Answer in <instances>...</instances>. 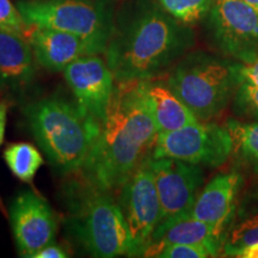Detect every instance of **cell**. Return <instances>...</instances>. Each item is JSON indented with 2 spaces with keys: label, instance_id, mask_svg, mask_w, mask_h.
<instances>
[{
  "label": "cell",
  "instance_id": "9a60e30c",
  "mask_svg": "<svg viewBox=\"0 0 258 258\" xmlns=\"http://www.w3.org/2000/svg\"><path fill=\"white\" fill-rule=\"evenodd\" d=\"M170 244L202 245L218 257L222 253L224 241L211 225L194 218L190 213L160 222L153 232L143 257H157L161 247Z\"/></svg>",
  "mask_w": 258,
  "mask_h": 258
},
{
  "label": "cell",
  "instance_id": "ac0fdd59",
  "mask_svg": "<svg viewBox=\"0 0 258 258\" xmlns=\"http://www.w3.org/2000/svg\"><path fill=\"white\" fill-rule=\"evenodd\" d=\"M258 243V189L246 195L237 206L234 218L228 228L222 247L225 256L233 257L235 251Z\"/></svg>",
  "mask_w": 258,
  "mask_h": 258
},
{
  "label": "cell",
  "instance_id": "ffe728a7",
  "mask_svg": "<svg viewBox=\"0 0 258 258\" xmlns=\"http://www.w3.org/2000/svg\"><path fill=\"white\" fill-rule=\"evenodd\" d=\"M4 159L11 172L24 183H30L43 164L41 153L29 143L8 145L4 151Z\"/></svg>",
  "mask_w": 258,
  "mask_h": 258
},
{
  "label": "cell",
  "instance_id": "8fae6325",
  "mask_svg": "<svg viewBox=\"0 0 258 258\" xmlns=\"http://www.w3.org/2000/svg\"><path fill=\"white\" fill-rule=\"evenodd\" d=\"M151 169L160 201V222L190 213L205 180L202 167L171 158H151Z\"/></svg>",
  "mask_w": 258,
  "mask_h": 258
},
{
  "label": "cell",
  "instance_id": "8992f818",
  "mask_svg": "<svg viewBox=\"0 0 258 258\" xmlns=\"http://www.w3.org/2000/svg\"><path fill=\"white\" fill-rule=\"evenodd\" d=\"M17 9L28 25L80 37L92 55L104 53L114 31L111 0H19Z\"/></svg>",
  "mask_w": 258,
  "mask_h": 258
},
{
  "label": "cell",
  "instance_id": "52a82bcc",
  "mask_svg": "<svg viewBox=\"0 0 258 258\" xmlns=\"http://www.w3.org/2000/svg\"><path fill=\"white\" fill-rule=\"evenodd\" d=\"M232 153L233 140L226 125L199 121L158 134L152 158H171L215 169L224 165Z\"/></svg>",
  "mask_w": 258,
  "mask_h": 258
},
{
  "label": "cell",
  "instance_id": "9c48e42d",
  "mask_svg": "<svg viewBox=\"0 0 258 258\" xmlns=\"http://www.w3.org/2000/svg\"><path fill=\"white\" fill-rule=\"evenodd\" d=\"M207 30L214 47L234 60L258 53V11L244 0H214Z\"/></svg>",
  "mask_w": 258,
  "mask_h": 258
},
{
  "label": "cell",
  "instance_id": "e0dca14e",
  "mask_svg": "<svg viewBox=\"0 0 258 258\" xmlns=\"http://www.w3.org/2000/svg\"><path fill=\"white\" fill-rule=\"evenodd\" d=\"M140 88L159 133L172 132L199 122V118L166 82L157 78L140 80Z\"/></svg>",
  "mask_w": 258,
  "mask_h": 258
},
{
  "label": "cell",
  "instance_id": "83f0119b",
  "mask_svg": "<svg viewBox=\"0 0 258 258\" xmlns=\"http://www.w3.org/2000/svg\"><path fill=\"white\" fill-rule=\"evenodd\" d=\"M6 114H8V106H6L5 103H0V146H2L3 140H4Z\"/></svg>",
  "mask_w": 258,
  "mask_h": 258
},
{
  "label": "cell",
  "instance_id": "44dd1931",
  "mask_svg": "<svg viewBox=\"0 0 258 258\" xmlns=\"http://www.w3.org/2000/svg\"><path fill=\"white\" fill-rule=\"evenodd\" d=\"M167 14L180 23L195 25L207 18L214 0H157Z\"/></svg>",
  "mask_w": 258,
  "mask_h": 258
},
{
  "label": "cell",
  "instance_id": "4fadbf2b",
  "mask_svg": "<svg viewBox=\"0 0 258 258\" xmlns=\"http://www.w3.org/2000/svg\"><path fill=\"white\" fill-rule=\"evenodd\" d=\"M241 184L238 172L219 173L200 191L190 215L214 228L225 243L228 228L237 211V198Z\"/></svg>",
  "mask_w": 258,
  "mask_h": 258
},
{
  "label": "cell",
  "instance_id": "30bf717a",
  "mask_svg": "<svg viewBox=\"0 0 258 258\" xmlns=\"http://www.w3.org/2000/svg\"><path fill=\"white\" fill-rule=\"evenodd\" d=\"M63 76L83 114L91 123L102 127L115 89L114 76L105 59L99 54L82 56L63 70Z\"/></svg>",
  "mask_w": 258,
  "mask_h": 258
},
{
  "label": "cell",
  "instance_id": "7a4b0ae2",
  "mask_svg": "<svg viewBox=\"0 0 258 258\" xmlns=\"http://www.w3.org/2000/svg\"><path fill=\"white\" fill-rule=\"evenodd\" d=\"M157 125L138 82H116L108 114L78 175L114 192L152 156Z\"/></svg>",
  "mask_w": 258,
  "mask_h": 258
},
{
  "label": "cell",
  "instance_id": "603a6c76",
  "mask_svg": "<svg viewBox=\"0 0 258 258\" xmlns=\"http://www.w3.org/2000/svg\"><path fill=\"white\" fill-rule=\"evenodd\" d=\"M29 25L10 0H0V29L25 36Z\"/></svg>",
  "mask_w": 258,
  "mask_h": 258
},
{
  "label": "cell",
  "instance_id": "3957f363",
  "mask_svg": "<svg viewBox=\"0 0 258 258\" xmlns=\"http://www.w3.org/2000/svg\"><path fill=\"white\" fill-rule=\"evenodd\" d=\"M23 114L51 166L62 175L79 172L101 127L88 120L78 103L51 95L29 103Z\"/></svg>",
  "mask_w": 258,
  "mask_h": 258
},
{
  "label": "cell",
  "instance_id": "2e32d148",
  "mask_svg": "<svg viewBox=\"0 0 258 258\" xmlns=\"http://www.w3.org/2000/svg\"><path fill=\"white\" fill-rule=\"evenodd\" d=\"M34 53L27 38L0 29V84L24 92L34 83Z\"/></svg>",
  "mask_w": 258,
  "mask_h": 258
},
{
  "label": "cell",
  "instance_id": "6da1fadb",
  "mask_svg": "<svg viewBox=\"0 0 258 258\" xmlns=\"http://www.w3.org/2000/svg\"><path fill=\"white\" fill-rule=\"evenodd\" d=\"M195 44L190 25L167 14L157 0H133L115 19L104 51L115 82L158 78Z\"/></svg>",
  "mask_w": 258,
  "mask_h": 258
},
{
  "label": "cell",
  "instance_id": "484cf974",
  "mask_svg": "<svg viewBox=\"0 0 258 258\" xmlns=\"http://www.w3.org/2000/svg\"><path fill=\"white\" fill-rule=\"evenodd\" d=\"M69 257L67 251L62 246L55 243H51L47 246L42 247L37 252L32 254L31 258H66Z\"/></svg>",
  "mask_w": 258,
  "mask_h": 258
},
{
  "label": "cell",
  "instance_id": "5bb4252c",
  "mask_svg": "<svg viewBox=\"0 0 258 258\" xmlns=\"http://www.w3.org/2000/svg\"><path fill=\"white\" fill-rule=\"evenodd\" d=\"M24 37L37 63L51 72H61L74 60L92 55L86 42L70 32L29 25Z\"/></svg>",
  "mask_w": 258,
  "mask_h": 258
},
{
  "label": "cell",
  "instance_id": "5b68a950",
  "mask_svg": "<svg viewBox=\"0 0 258 258\" xmlns=\"http://www.w3.org/2000/svg\"><path fill=\"white\" fill-rule=\"evenodd\" d=\"M167 85L199 118L207 122L225 111L239 85L237 60L191 51L172 67Z\"/></svg>",
  "mask_w": 258,
  "mask_h": 258
},
{
  "label": "cell",
  "instance_id": "cb8c5ba5",
  "mask_svg": "<svg viewBox=\"0 0 258 258\" xmlns=\"http://www.w3.org/2000/svg\"><path fill=\"white\" fill-rule=\"evenodd\" d=\"M157 257L160 258H208L214 257L207 247L195 244H170L161 247Z\"/></svg>",
  "mask_w": 258,
  "mask_h": 258
},
{
  "label": "cell",
  "instance_id": "f1b7e54d",
  "mask_svg": "<svg viewBox=\"0 0 258 258\" xmlns=\"http://www.w3.org/2000/svg\"><path fill=\"white\" fill-rule=\"evenodd\" d=\"M245 3H247L250 6H252V8L258 11V0H244Z\"/></svg>",
  "mask_w": 258,
  "mask_h": 258
},
{
  "label": "cell",
  "instance_id": "f546056e",
  "mask_svg": "<svg viewBox=\"0 0 258 258\" xmlns=\"http://www.w3.org/2000/svg\"><path fill=\"white\" fill-rule=\"evenodd\" d=\"M0 85H2V84H0Z\"/></svg>",
  "mask_w": 258,
  "mask_h": 258
},
{
  "label": "cell",
  "instance_id": "ba28073f",
  "mask_svg": "<svg viewBox=\"0 0 258 258\" xmlns=\"http://www.w3.org/2000/svg\"><path fill=\"white\" fill-rule=\"evenodd\" d=\"M151 158L143 161L120 189V206L131 233L129 256L143 257L153 232L161 221L160 201L154 183Z\"/></svg>",
  "mask_w": 258,
  "mask_h": 258
},
{
  "label": "cell",
  "instance_id": "d6986e66",
  "mask_svg": "<svg viewBox=\"0 0 258 258\" xmlns=\"http://www.w3.org/2000/svg\"><path fill=\"white\" fill-rule=\"evenodd\" d=\"M226 127L233 140V152L258 176V121L228 120Z\"/></svg>",
  "mask_w": 258,
  "mask_h": 258
},
{
  "label": "cell",
  "instance_id": "277c9868",
  "mask_svg": "<svg viewBox=\"0 0 258 258\" xmlns=\"http://www.w3.org/2000/svg\"><path fill=\"white\" fill-rule=\"evenodd\" d=\"M78 175V173H77ZM71 237L92 257L129 256L131 233L111 192L92 185L78 175L63 185Z\"/></svg>",
  "mask_w": 258,
  "mask_h": 258
},
{
  "label": "cell",
  "instance_id": "7402d4cb",
  "mask_svg": "<svg viewBox=\"0 0 258 258\" xmlns=\"http://www.w3.org/2000/svg\"><path fill=\"white\" fill-rule=\"evenodd\" d=\"M233 108L238 115L258 121V85L240 83L233 97Z\"/></svg>",
  "mask_w": 258,
  "mask_h": 258
},
{
  "label": "cell",
  "instance_id": "d4e9b609",
  "mask_svg": "<svg viewBox=\"0 0 258 258\" xmlns=\"http://www.w3.org/2000/svg\"><path fill=\"white\" fill-rule=\"evenodd\" d=\"M237 72L240 83L258 85V53L237 61Z\"/></svg>",
  "mask_w": 258,
  "mask_h": 258
},
{
  "label": "cell",
  "instance_id": "4316f807",
  "mask_svg": "<svg viewBox=\"0 0 258 258\" xmlns=\"http://www.w3.org/2000/svg\"><path fill=\"white\" fill-rule=\"evenodd\" d=\"M233 257L238 258H258V243L250 244L235 251Z\"/></svg>",
  "mask_w": 258,
  "mask_h": 258
},
{
  "label": "cell",
  "instance_id": "7c38bea8",
  "mask_svg": "<svg viewBox=\"0 0 258 258\" xmlns=\"http://www.w3.org/2000/svg\"><path fill=\"white\" fill-rule=\"evenodd\" d=\"M10 220L19 256L32 254L55 241L56 215L46 200L32 191H22L10 206Z\"/></svg>",
  "mask_w": 258,
  "mask_h": 258
}]
</instances>
